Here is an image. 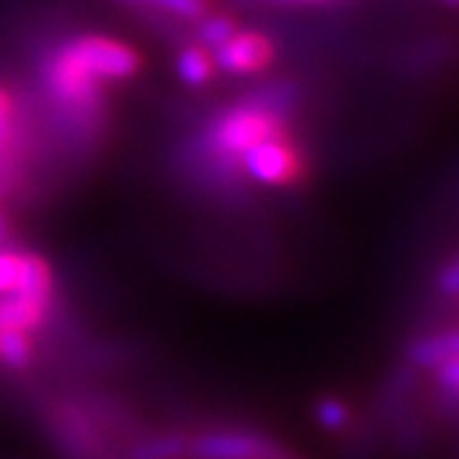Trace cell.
<instances>
[{
  "label": "cell",
  "mask_w": 459,
  "mask_h": 459,
  "mask_svg": "<svg viewBox=\"0 0 459 459\" xmlns=\"http://www.w3.org/2000/svg\"><path fill=\"white\" fill-rule=\"evenodd\" d=\"M289 87H271L258 98H250L232 110L214 117L210 131L199 141V159L210 169L232 171L240 166V156L247 148L265 138L283 135V115L291 102Z\"/></svg>",
  "instance_id": "cell-1"
},
{
  "label": "cell",
  "mask_w": 459,
  "mask_h": 459,
  "mask_svg": "<svg viewBox=\"0 0 459 459\" xmlns=\"http://www.w3.org/2000/svg\"><path fill=\"white\" fill-rule=\"evenodd\" d=\"M54 446L65 459H105V437L95 416L80 398L51 401L44 411Z\"/></svg>",
  "instance_id": "cell-2"
},
{
  "label": "cell",
  "mask_w": 459,
  "mask_h": 459,
  "mask_svg": "<svg viewBox=\"0 0 459 459\" xmlns=\"http://www.w3.org/2000/svg\"><path fill=\"white\" fill-rule=\"evenodd\" d=\"M192 459H281L286 457L271 434L253 427H212L189 434Z\"/></svg>",
  "instance_id": "cell-3"
},
{
  "label": "cell",
  "mask_w": 459,
  "mask_h": 459,
  "mask_svg": "<svg viewBox=\"0 0 459 459\" xmlns=\"http://www.w3.org/2000/svg\"><path fill=\"white\" fill-rule=\"evenodd\" d=\"M240 169L258 184L283 186L301 177L304 164H301L299 151L283 135H273L247 148L240 156Z\"/></svg>",
  "instance_id": "cell-4"
},
{
  "label": "cell",
  "mask_w": 459,
  "mask_h": 459,
  "mask_svg": "<svg viewBox=\"0 0 459 459\" xmlns=\"http://www.w3.org/2000/svg\"><path fill=\"white\" fill-rule=\"evenodd\" d=\"M273 62V44L261 33L235 31L214 49L212 65L228 74H253Z\"/></svg>",
  "instance_id": "cell-5"
},
{
  "label": "cell",
  "mask_w": 459,
  "mask_h": 459,
  "mask_svg": "<svg viewBox=\"0 0 459 459\" xmlns=\"http://www.w3.org/2000/svg\"><path fill=\"white\" fill-rule=\"evenodd\" d=\"M51 307L23 296H0V332H36L47 325Z\"/></svg>",
  "instance_id": "cell-6"
},
{
  "label": "cell",
  "mask_w": 459,
  "mask_h": 459,
  "mask_svg": "<svg viewBox=\"0 0 459 459\" xmlns=\"http://www.w3.org/2000/svg\"><path fill=\"white\" fill-rule=\"evenodd\" d=\"M13 294L51 307L54 276H51L49 263L36 253H21V276H18V286Z\"/></svg>",
  "instance_id": "cell-7"
},
{
  "label": "cell",
  "mask_w": 459,
  "mask_h": 459,
  "mask_svg": "<svg viewBox=\"0 0 459 459\" xmlns=\"http://www.w3.org/2000/svg\"><path fill=\"white\" fill-rule=\"evenodd\" d=\"M189 457V434L186 431H161L148 439L135 442L123 459H184Z\"/></svg>",
  "instance_id": "cell-8"
},
{
  "label": "cell",
  "mask_w": 459,
  "mask_h": 459,
  "mask_svg": "<svg viewBox=\"0 0 459 459\" xmlns=\"http://www.w3.org/2000/svg\"><path fill=\"white\" fill-rule=\"evenodd\" d=\"M409 358L413 365L431 368V370H437L442 362L455 360L459 358V329H449V332H439V334L419 340L409 350Z\"/></svg>",
  "instance_id": "cell-9"
},
{
  "label": "cell",
  "mask_w": 459,
  "mask_h": 459,
  "mask_svg": "<svg viewBox=\"0 0 459 459\" xmlns=\"http://www.w3.org/2000/svg\"><path fill=\"white\" fill-rule=\"evenodd\" d=\"M36 360V347L29 332H0V365L8 373H26Z\"/></svg>",
  "instance_id": "cell-10"
},
{
  "label": "cell",
  "mask_w": 459,
  "mask_h": 459,
  "mask_svg": "<svg viewBox=\"0 0 459 459\" xmlns=\"http://www.w3.org/2000/svg\"><path fill=\"white\" fill-rule=\"evenodd\" d=\"M212 69V59L202 47H189L177 56V74L181 77V82L192 84V87H202L210 82Z\"/></svg>",
  "instance_id": "cell-11"
},
{
  "label": "cell",
  "mask_w": 459,
  "mask_h": 459,
  "mask_svg": "<svg viewBox=\"0 0 459 459\" xmlns=\"http://www.w3.org/2000/svg\"><path fill=\"white\" fill-rule=\"evenodd\" d=\"M314 421L325 429V431H329V434H340V431L350 427L352 413H350V406L344 403L342 398H337V395H322L314 403Z\"/></svg>",
  "instance_id": "cell-12"
},
{
  "label": "cell",
  "mask_w": 459,
  "mask_h": 459,
  "mask_svg": "<svg viewBox=\"0 0 459 459\" xmlns=\"http://www.w3.org/2000/svg\"><path fill=\"white\" fill-rule=\"evenodd\" d=\"M120 3H128V5H153V8H161L166 13L179 18H199L207 11L204 0H120Z\"/></svg>",
  "instance_id": "cell-13"
},
{
  "label": "cell",
  "mask_w": 459,
  "mask_h": 459,
  "mask_svg": "<svg viewBox=\"0 0 459 459\" xmlns=\"http://www.w3.org/2000/svg\"><path fill=\"white\" fill-rule=\"evenodd\" d=\"M232 33H235V26H232V21H230V18L212 16V18H207V21H202L197 36L204 47L217 49V47H222V44L228 41Z\"/></svg>",
  "instance_id": "cell-14"
},
{
  "label": "cell",
  "mask_w": 459,
  "mask_h": 459,
  "mask_svg": "<svg viewBox=\"0 0 459 459\" xmlns=\"http://www.w3.org/2000/svg\"><path fill=\"white\" fill-rule=\"evenodd\" d=\"M18 276H21V253L0 247V296L16 291Z\"/></svg>",
  "instance_id": "cell-15"
},
{
  "label": "cell",
  "mask_w": 459,
  "mask_h": 459,
  "mask_svg": "<svg viewBox=\"0 0 459 459\" xmlns=\"http://www.w3.org/2000/svg\"><path fill=\"white\" fill-rule=\"evenodd\" d=\"M437 286L444 296L449 299H459V258H452L449 263H444L439 276H437Z\"/></svg>",
  "instance_id": "cell-16"
},
{
  "label": "cell",
  "mask_w": 459,
  "mask_h": 459,
  "mask_svg": "<svg viewBox=\"0 0 459 459\" xmlns=\"http://www.w3.org/2000/svg\"><path fill=\"white\" fill-rule=\"evenodd\" d=\"M11 115H13V102L5 90H0V143L5 141V135L11 131Z\"/></svg>",
  "instance_id": "cell-17"
},
{
  "label": "cell",
  "mask_w": 459,
  "mask_h": 459,
  "mask_svg": "<svg viewBox=\"0 0 459 459\" xmlns=\"http://www.w3.org/2000/svg\"><path fill=\"white\" fill-rule=\"evenodd\" d=\"M444 5H449V8H459V0H439Z\"/></svg>",
  "instance_id": "cell-18"
},
{
  "label": "cell",
  "mask_w": 459,
  "mask_h": 459,
  "mask_svg": "<svg viewBox=\"0 0 459 459\" xmlns=\"http://www.w3.org/2000/svg\"><path fill=\"white\" fill-rule=\"evenodd\" d=\"M299 3H322V0H299Z\"/></svg>",
  "instance_id": "cell-19"
}]
</instances>
